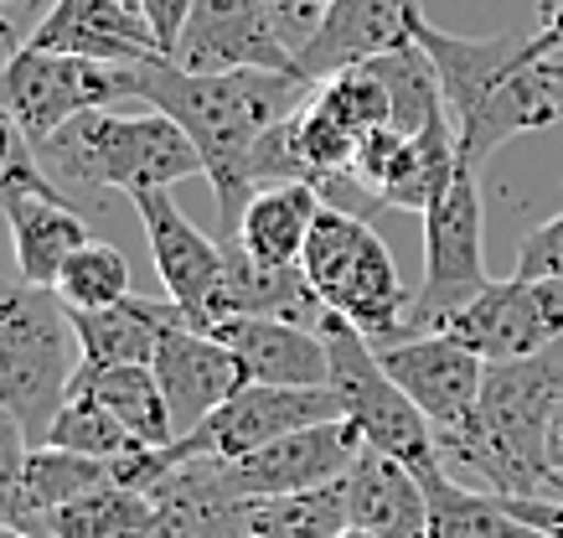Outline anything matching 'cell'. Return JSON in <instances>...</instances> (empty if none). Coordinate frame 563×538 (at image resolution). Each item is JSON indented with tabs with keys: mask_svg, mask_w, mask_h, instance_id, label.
Masks as SVG:
<instances>
[{
	"mask_svg": "<svg viewBox=\"0 0 563 538\" xmlns=\"http://www.w3.org/2000/svg\"><path fill=\"white\" fill-rule=\"evenodd\" d=\"M26 6H32V0H11V11H26Z\"/></svg>",
	"mask_w": 563,
	"mask_h": 538,
	"instance_id": "obj_45",
	"label": "cell"
},
{
	"mask_svg": "<svg viewBox=\"0 0 563 538\" xmlns=\"http://www.w3.org/2000/svg\"><path fill=\"white\" fill-rule=\"evenodd\" d=\"M78 367L84 348L63 296L26 279L0 285V409H11L26 425L32 446H47V430Z\"/></svg>",
	"mask_w": 563,
	"mask_h": 538,
	"instance_id": "obj_6",
	"label": "cell"
},
{
	"mask_svg": "<svg viewBox=\"0 0 563 538\" xmlns=\"http://www.w3.org/2000/svg\"><path fill=\"white\" fill-rule=\"evenodd\" d=\"M114 482V466L109 461H93V455L63 451V446H32V461H26V492H21V523L26 534L36 538L42 518L57 513L63 503L84 497L93 486Z\"/></svg>",
	"mask_w": 563,
	"mask_h": 538,
	"instance_id": "obj_27",
	"label": "cell"
},
{
	"mask_svg": "<svg viewBox=\"0 0 563 538\" xmlns=\"http://www.w3.org/2000/svg\"><path fill=\"white\" fill-rule=\"evenodd\" d=\"M377 358L393 373V383L419 404V415L434 425V435L461 430L481 399L486 367H492L450 331H419V337L388 342V348H377Z\"/></svg>",
	"mask_w": 563,
	"mask_h": 538,
	"instance_id": "obj_13",
	"label": "cell"
},
{
	"mask_svg": "<svg viewBox=\"0 0 563 538\" xmlns=\"http://www.w3.org/2000/svg\"><path fill=\"white\" fill-rule=\"evenodd\" d=\"M155 528V497L140 486L103 482L84 497L63 503L42 518L36 538H151Z\"/></svg>",
	"mask_w": 563,
	"mask_h": 538,
	"instance_id": "obj_26",
	"label": "cell"
},
{
	"mask_svg": "<svg viewBox=\"0 0 563 538\" xmlns=\"http://www.w3.org/2000/svg\"><path fill=\"white\" fill-rule=\"evenodd\" d=\"M32 151H36V145L26 140V130H21V124L11 120L5 109H0V176L11 172V166H21V161L32 156Z\"/></svg>",
	"mask_w": 563,
	"mask_h": 538,
	"instance_id": "obj_38",
	"label": "cell"
},
{
	"mask_svg": "<svg viewBox=\"0 0 563 538\" xmlns=\"http://www.w3.org/2000/svg\"><path fill=\"white\" fill-rule=\"evenodd\" d=\"M0 42L21 47V42H16V11H11V0H0Z\"/></svg>",
	"mask_w": 563,
	"mask_h": 538,
	"instance_id": "obj_40",
	"label": "cell"
},
{
	"mask_svg": "<svg viewBox=\"0 0 563 538\" xmlns=\"http://www.w3.org/2000/svg\"><path fill=\"white\" fill-rule=\"evenodd\" d=\"M450 337H461L486 363H517L563 342V279H492L476 300L444 316Z\"/></svg>",
	"mask_w": 563,
	"mask_h": 538,
	"instance_id": "obj_10",
	"label": "cell"
},
{
	"mask_svg": "<svg viewBox=\"0 0 563 538\" xmlns=\"http://www.w3.org/2000/svg\"><path fill=\"white\" fill-rule=\"evenodd\" d=\"M321 208H325V191L316 187V182H274V187H258L254 197L243 202L239 223H233L228 239L239 243L254 264L300 270L310 223H316Z\"/></svg>",
	"mask_w": 563,
	"mask_h": 538,
	"instance_id": "obj_22",
	"label": "cell"
},
{
	"mask_svg": "<svg viewBox=\"0 0 563 538\" xmlns=\"http://www.w3.org/2000/svg\"><path fill=\"white\" fill-rule=\"evenodd\" d=\"M413 42L444 84L461 166L481 172L507 140L563 124V47H553L543 32L455 36L419 11Z\"/></svg>",
	"mask_w": 563,
	"mask_h": 538,
	"instance_id": "obj_2",
	"label": "cell"
},
{
	"mask_svg": "<svg viewBox=\"0 0 563 538\" xmlns=\"http://www.w3.org/2000/svg\"><path fill=\"white\" fill-rule=\"evenodd\" d=\"M68 394L99 399L109 415L120 419L124 430L135 435L140 446H172L176 440L172 404H166V394H161V378H155L151 363H109V367L84 363Z\"/></svg>",
	"mask_w": 563,
	"mask_h": 538,
	"instance_id": "obj_24",
	"label": "cell"
},
{
	"mask_svg": "<svg viewBox=\"0 0 563 538\" xmlns=\"http://www.w3.org/2000/svg\"><path fill=\"white\" fill-rule=\"evenodd\" d=\"M362 451H367V440L352 419H321V425L279 435V440L258 446L243 461H228V466L249 497H295V492L342 482Z\"/></svg>",
	"mask_w": 563,
	"mask_h": 538,
	"instance_id": "obj_15",
	"label": "cell"
},
{
	"mask_svg": "<svg viewBox=\"0 0 563 538\" xmlns=\"http://www.w3.org/2000/svg\"><path fill=\"white\" fill-rule=\"evenodd\" d=\"M0 212H5V228H11L16 279H26V285H47L52 290L63 264L93 239L84 212L63 197V187L36 161V151L0 176Z\"/></svg>",
	"mask_w": 563,
	"mask_h": 538,
	"instance_id": "obj_11",
	"label": "cell"
},
{
	"mask_svg": "<svg viewBox=\"0 0 563 538\" xmlns=\"http://www.w3.org/2000/svg\"><path fill=\"white\" fill-rule=\"evenodd\" d=\"M559 399L563 342L538 358L492 363L465 425L440 435L444 461L476 471L496 497H559V471L548 461V419Z\"/></svg>",
	"mask_w": 563,
	"mask_h": 538,
	"instance_id": "obj_3",
	"label": "cell"
},
{
	"mask_svg": "<svg viewBox=\"0 0 563 538\" xmlns=\"http://www.w3.org/2000/svg\"><path fill=\"white\" fill-rule=\"evenodd\" d=\"M269 6L274 26H279V36L290 42V53H300L310 36H316V26L325 21V11L336 6V0H264Z\"/></svg>",
	"mask_w": 563,
	"mask_h": 538,
	"instance_id": "obj_37",
	"label": "cell"
},
{
	"mask_svg": "<svg viewBox=\"0 0 563 538\" xmlns=\"http://www.w3.org/2000/svg\"><path fill=\"white\" fill-rule=\"evenodd\" d=\"M321 337H325V352H331V388H336V399H342V415L362 430V440H367L373 451L398 455V461L413 466L419 476L444 466L434 425H429V419L419 415V404L393 383V373L383 367L373 342L336 311L321 316Z\"/></svg>",
	"mask_w": 563,
	"mask_h": 538,
	"instance_id": "obj_7",
	"label": "cell"
},
{
	"mask_svg": "<svg viewBox=\"0 0 563 538\" xmlns=\"http://www.w3.org/2000/svg\"><path fill=\"white\" fill-rule=\"evenodd\" d=\"M476 166H455L450 187L424 212V279L409 306V337L440 331L444 316H455L465 300H476L486 275V202H481Z\"/></svg>",
	"mask_w": 563,
	"mask_h": 538,
	"instance_id": "obj_8",
	"label": "cell"
},
{
	"mask_svg": "<svg viewBox=\"0 0 563 538\" xmlns=\"http://www.w3.org/2000/svg\"><path fill=\"white\" fill-rule=\"evenodd\" d=\"M548 461H553V471L563 476V399H559V409H553V419H548Z\"/></svg>",
	"mask_w": 563,
	"mask_h": 538,
	"instance_id": "obj_39",
	"label": "cell"
},
{
	"mask_svg": "<svg viewBox=\"0 0 563 538\" xmlns=\"http://www.w3.org/2000/svg\"><path fill=\"white\" fill-rule=\"evenodd\" d=\"M47 446L93 455V461H109V466H120L124 455L140 451L135 435L124 430L99 399H88V394H68L63 399V409H57V419H52V430H47Z\"/></svg>",
	"mask_w": 563,
	"mask_h": 538,
	"instance_id": "obj_31",
	"label": "cell"
},
{
	"mask_svg": "<svg viewBox=\"0 0 563 538\" xmlns=\"http://www.w3.org/2000/svg\"><path fill=\"white\" fill-rule=\"evenodd\" d=\"M300 270H306L310 290L321 296L325 311L346 316L373 348H388V342L409 337L413 290L404 285L393 249L377 239L367 218L325 202L316 212V223H310Z\"/></svg>",
	"mask_w": 563,
	"mask_h": 538,
	"instance_id": "obj_5",
	"label": "cell"
},
{
	"mask_svg": "<svg viewBox=\"0 0 563 538\" xmlns=\"http://www.w3.org/2000/svg\"><path fill=\"white\" fill-rule=\"evenodd\" d=\"M176 300H145V296H124L120 306H103V311H73V331H78V348L84 363H155L161 337L181 321Z\"/></svg>",
	"mask_w": 563,
	"mask_h": 538,
	"instance_id": "obj_23",
	"label": "cell"
},
{
	"mask_svg": "<svg viewBox=\"0 0 563 538\" xmlns=\"http://www.w3.org/2000/svg\"><path fill=\"white\" fill-rule=\"evenodd\" d=\"M404 151H409V135H404L398 124H377V130H367V135L357 140V156H352V172L346 176L377 202V191L388 187V176H393V166L404 161Z\"/></svg>",
	"mask_w": 563,
	"mask_h": 538,
	"instance_id": "obj_35",
	"label": "cell"
},
{
	"mask_svg": "<svg viewBox=\"0 0 563 538\" xmlns=\"http://www.w3.org/2000/svg\"><path fill=\"white\" fill-rule=\"evenodd\" d=\"M373 68H377V78L388 84V105H393L388 124H398L404 135H424V130L450 120L444 84H440V73H434V63H429V53L419 42L398 47V53L373 57Z\"/></svg>",
	"mask_w": 563,
	"mask_h": 538,
	"instance_id": "obj_28",
	"label": "cell"
},
{
	"mask_svg": "<svg viewBox=\"0 0 563 538\" xmlns=\"http://www.w3.org/2000/svg\"><path fill=\"white\" fill-rule=\"evenodd\" d=\"M538 32H543L548 42H553V47H563V6H559V11H553V17L543 21V26H538Z\"/></svg>",
	"mask_w": 563,
	"mask_h": 538,
	"instance_id": "obj_41",
	"label": "cell"
},
{
	"mask_svg": "<svg viewBox=\"0 0 563 538\" xmlns=\"http://www.w3.org/2000/svg\"><path fill=\"white\" fill-rule=\"evenodd\" d=\"M336 538H377V534H367V528H357V523H346V528H342Z\"/></svg>",
	"mask_w": 563,
	"mask_h": 538,
	"instance_id": "obj_43",
	"label": "cell"
},
{
	"mask_svg": "<svg viewBox=\"0 0 563 538\" xmlns=\"http://www.w3.org/2000/svg\"><path fill=\"white\" fill-rule=\"evenodd\" d=\"M346 528V492L342 482L295 492V497H254L243 538H336Z\"/></svg>",
	"mask_w": 563,
	"mask_h": 538,
	"instance_id": "obj_29",
	"label": "cell"
},
{
	"mask_svg": "<svg viewBox=\"0 0 563 538\" xmlns=\"http://www.w3.org/2000/svg\"><path fill=\"white\" fill-rule=\"evenodd\" d=\"M0 538H32L26 528H16V523H0Z\"/></svg>",
	"mask_w": 563,
	"mask_h": 538,
	"instance_id": "obj_44",
	"label": "cell"
},
{
	"mask_svg": "<svg viewBox=\"0 0 563 538\" xmlns=\"http://www.w3.org/2000/svg\"><path fill=\"white\" fill-rule=\"evenodd\" d=\"M172 63L191 73H233V68H295L290 42L279 36L264 0H191V17L172 47Z\"/></svg>",
	"mask_w": 563,
	"mask_h": 538,
	"instance_id": "obj_14",
	"label": "cell"
},
{
	"mask_svg": "<svg viewBox=\"0 0 563 538\" xmlns=\"http://www.w3.org/2000/svg\"><path fill=\"white\" fill-rule=\"evenodd\" d=\"M155 497V528L151 538H243V518H249V492L239 486L228 461H176L172 471H161L151 486Z\"/></svg>",
	"mask_w": 563,
	"mask_h": 538,
	"instance_id": "obj_17",
	"label": "cell"
},
{
	"mask_svg": "<svg viewBox=\"0 0 563 538\" xmlns=\"http://www.w3.org/2000/svg\"><path fill=\"white\" fill-rule=\"evenodd\" d=\"M532 6H538V26H543V21H548V17H553V11H559L563 0H532Z\"/></svg>",
	"mask_w": 563,
	"mask_h": 538,
	"instance_id": "obj_42",
	"label": "cell"
},
{
	"mask_svg": "<svg viewBox=\"0 0 563 538\" xmlns=\"http://www.w3.org/2000/svg\"><path fill=\"white\" fill-rule=\"evenodd\" d=\"M310 78L274 68H233V73H191L172 57H151L135 68V99L166 109L191 145L202 151V176L218 197L222 233H233L243 202L258 191L254 161L258 145L310 99Z\"/></svg>",
	"mask_w": 563,
	"mask_h": 538,
	"instance_id": "obj_1",
	"label": "cell"
},
{
	"mask_svg": "<svg viewBox=\"0 0 563 538\" xmlns=\"http://www.w3.org/2000/svg\"><path fill=\"white\" fill-rule=\"evenodd\" d=\"M26 461H32V435L11 409H0V523H21Z\"/></svg>",
	"mask_w": 563,
	"mask_h": 538,
	"instance_id": "obj_34",
	"label": "cell"
},
{
	"mask_svg": "<svg viewBox=\"0 0 563 538\" xmlns=\"http://www.w3.org/2000/svg\"><path fill=\"white\" fill-rule=\"evenodd\" d=\"M120 99H135V68H120V63L42 53L32 42H21L0 63V109L26 130L32 145H47L68 120L120 105Z\"/></svg>",
	"mask_w": 563,
	"mask_h": 538,
	"instance_id": "obj_9",
	"label": "cell"
},
{
	"mask_svg": "<svg viewBox=\"0 0 563 538\" xmlns=\"http://www.w3.org/2000/svg\"><path fill=\"white\" fill-rule=\"evenodd\" d=\"M130 208L140 212V228H145V243H151L155 275L166 285V300H176L191 316V327H207L212 306H218L222 275H228V243L207 239L202 228L176 208L172 187L135 191Z\"/></svg>",
	"mask_w": 563,
	"mask_h": 538,
	"instance_id": "obj_12",
	"label": "cell"
},
{
	"mask_svg": "<svg viewBox=\"0 0 563 538\" xmlns=\"http://www.w3.org/2000/svg\"><path fill=\"white\" fill-rule=\"evenodd\" d=\"M155 378H161V394L172 404L176 435L197 430L218 404H228L243 383V363L233 358L228 342H218L212 331L191 327V316H181L166 337H161V352H155Z\"/></svg>",
	"mask_w": 563,
	"mask_h": 538,
	"instance_id": "obj_18",
	"label": "cell"
},
{
	"mask_svg": "<svg viewBox=\"0 0 563 538\" xmlns=\"http://www.w3.org/2000/svg\"><path fill=\"white\" fill-rule=\"evenodd\" d=\"M218 342L233 348L249 383H279V388H331V352L321 327L274 321V316H228L207 327Z\"/></svg>",
	"mask_w": 563,
	"mask_h": 538,
	"instance_id": "obj_20",
	"label": "cell"
},
{
	"mask_svg": "<svg viewBox=\"0 0 563 538\" xmlns=\"http://www.w3.org/2000/svg\"><path fill=\"white\" fill-rule=\"evenodd\" d=\"M517 275L522 279H563V212L538 223L517 243Z\"/></svg>",
	"mask_w": 563,
	"mask_h": 538,
	"instance_id": "obj_36",
	"label": "cell"
},
{
	"mask_svg": "<svg viewBox=\"0 0 563 538\" xmlns=\"http://www.w3.org/2000/svg\"><path fill=\"white\" fill-rule=\"evenodd\" d=\"M68 311H103V306H120L124 296H135L130 290V260H124L114 243L103 239H88L68 264H63V275L52 285Z\"/></svg>",
	"mask_w": 563,
	"mask_h": 538,
	"instance_id": "obj_30",
	"label": "cell"
},
{
	"mask_svg": "<svg viewBox=\"0 0 563 538\" xmlns=\"http://www.w3.org/2000/svg\"><path fill=\"white\" fill-rule=\"evenodd\" d=\"M310 99L342 124V130H352L357 140L393 120L388 84L377 78L373 63H357V68H342V73H331V78H321V84L310 88Z\"/></svg>",
	"mask_w": 563,
	"mask_h": 538,
	"instance_id": "obj_33",
	"label": "cell"
},
{
	"mask_svg": "<svg viewBox=\"0 0 563 538\" xmlns=\"http://www.w3.org/2000/svg\"><path fill=\"white\" fill-rule=\"evenodd\" d=\"M419 11H424L419 0H336L316 26V36L295 53V68H300V78L321 84L331 73L398 53V47L413 42V17Z\"/></svg>",
	"mask_w": 563,
	"mask_h": 538,
	"instance_id": "obj_19",
	"label": "cell"
},
{
	"mask_svg": "<svg viewBox=\"0 0 563 538\" xmlns=\"http://www.w3.org/2000/svg\"><path fill=\"white\" fill-rule=\"evenodd\" d=\"M290 151H295V161H300L306 182H316V187L325 191L336 176L352 172L357 135H352V130H342V124L331 120L316 99H306V105L290 114Z\"/></svg>",
	"mask_w": 563,
	"mask_h": 538,
	"instance_id": "obj_32",
	"label": "cell"
},
{
	"mask_svg": "<svg viewBox=\"0 0 563 538\" xmlns=\"http://www.w3.org/2000/svg\"><path fill=\"white\" fill-rule=\"evenodd\" d=\"M135 6H140V0H135Z\"/></svg>",
	"mask_w": 563,
	"mask_h": 538,
	"instance_id": "obj_46",
	"label": "cell"
},
{
	"mask_svg": "<svg viewBox=\"0 0 563 538\" xmlns=\"http://www.w3.org/2000/svg\"><path fill=\"white\" fill-rule=\"evenodd\" d=\"M36 161L52 172V182L78 191H155L176 187L187 176H202V151L191 135L166 114L151 109L145 114H114V109H88L68 120L47 145H36Z\"/></svg>",
	"mask_w": 563,
	"mask_h": 538,
	"instance_id": "obj_4",
	"label": "cell"
},
{
	"mask_svg": "<svg viewBox=\"0 0 563 538\" xmlns=\"http://www.w3.org/2000/svg\"><path fill=\"white\" fill-rule=\"evenodd\" d=\"M346 492V523H357L377 538H429V503L419 471L404 466L388 451L357 455V466L342 476Z\"/></svg>",
	"mask_w": 563,
	"mask_h": 538,
	"instance_id": "obj_21",
	"label": "cell"
},
{
	"mask_svg": "<svg viewBox=\"0 0 563 538\" xmlns=\"http://www.w3.org/2000/svg\"><path fill=\"white\" fill-rule=\"evenodd\" d=\"M26 42L42 53L93 57V63H120V68L166 57L161 36L135 0H52V11L36 21Z\"/></svg>",
	"mask_w": 563,
	"mask_h": 538,
	"instance_id": "obj_16",
	"label": "cell"
},
{
	"mask_svg": "<svg viewBox=\"0 0 563 538\" xmlns=\"http://www.w3.org/2000/svg\"><path fill=\"white\" fill-rule=\"evenodd\" d=\"M419 482H424L429 503V538H543L496 492H476V486L455 482L444 466L424 471Z\"/></svg>",
	"mask_w": 563,
	"mask_h": 538,
	"instance_id": "obj_25",
	"label": "cell"
}]
</instances>
